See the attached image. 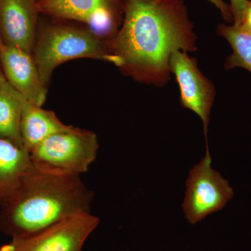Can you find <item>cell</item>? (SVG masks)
<instances>
[{
  "label": "cell",
  "mask_w": 251,
  "mask_h": 251,
  "mask_svg": "<svg viewBox=\"0 0 251 251\" xmlns=\"http://www.w3.org/2000/svg\"><path fill=\"white\" fill-rule=\"evenodd\" d=\"M121 1L124 3V4H125V1H126V0H121Z\"/></svg>",
  "instance_id": "obj_20"
},
{
  "label": "cell",
  "mask_w": 251,
  "mask_h": 251,
  "mask_svg": "<svg viewBox=\"0 0 251 251\" xmlns=\"http://www.w3.org/2000/svg\"><path fill=\"white\" fill-rule=\"evenodd\" d=\"M38 9L44 14L85 23L101 37L117 34L125 4L121 0H37Z\"/></svg>",
  "instance_id": "obj_7"
},
{
  "label": "cell",
  "mask_w": 251,
  "mask_h": 251,
  "mask_svg": "<svg viewBox=\"0 0 251 251\" xmlns=\"http://www.w3.org/2000/svg\"><path fill=\"white\" fill-rule=\"evenodd\" d=\"M94 196L80 176L34 166L1 205L0 229L11 239L28 237L70 216L90 213Z\"/></svg>",
  "instance_id": "obj_2"
},
{
  "label": "cell",
  "mask_w": 251,
  "mask_h": 251,
  "mask_svg": "<svg viewBox=\"0 0 251 251\" xmlns=\"http://www.w3.org/2000/svg\"><path fill=\"white\" fill-rule=\"evenodd\" d=\"M26 101L7 81L0 87V138L21 147V117Z\"/></svg>",
  "instance_id": "obj_13"
},
{
  "label": "cell",
  "mask_w": 251,
  "mask_h": 251,
  "mask_svg": "<svg viewBox=\"0 0 251 251\" xmlns=\"http://www.w3.org/2000/svg\"><path fill=\"white\" fill-rule=\"evenodd\" d=\"M170 67L179 86L181 105L200 117L206 138L215 97L214 86L199 70L196 59L188 57L187 52L175 51L170 59Z\"/></svg>",
  "instance_id": "obj_8"
},
{
  "label": "cell",
  "mask_w": 251,
  "mask_h": 251,
  "mask_svg": "<svg viewBox=\"0 0 251 251\" xmlns=\"http://www.w3.org/2000/svg\"><path fill=\"white\" fill-rule=\"evenodd\" d=\"M99 148L95 133L71 126L36 146L30 157L33 166L41 171L80 176L95 161Z\"/></svg>",
  "instance_id": "obj_4"
},
{
  "label": "cell",
  "mask_w": 251,
  "mask_h": 251,
  "mask_svg": "<svg viewBox=\"0 0 251 251\" xmlns=\"http://www.w3.org/2000/svg\"><path fill=\"white\" fill-rule=\"evenodd\" d=\"M0 62L6 81L29 103L42 106L47 87L41 80L32 54L11 46H3Z\"/></svg>",
  "instance_id": "obj_10"
},
{
  "label": "cell",
  "mask_w": 251,
  "mask_h": 251,
  "mask_svg": "<svg viewBox=\"0 0 251 251\" xmlns=\"http://www.w3.org/2000/svg\"><path fill=\"white\" fill-rule=\"evenodd\" d=\"M3 46H4V44H3L1 37H0V52H1V50L2 49Z\"/></svg>",
  "instance_id": "obj_19"
},
{
  "label": "cell",
  "mask_w": 251,
  "mask_h": 251,
  "mask_svg": "<svg viewBox=\"0 0 251 251\" xmlns=\"http://www.w3.org/2000/svg\"><path fill=\"white\" fill-rule=\"evenodd\" d=\"M6 79L5 77L4 72H3L2 67H1V62H0V87L3 85V84L6 82Z\"/></svg>",
  "instance_id": "obj_18"
},
{
  "label": "cell",
  "mask_w": 251,
  "mask_h": 251,
  "mask_svg": "<svg viewBox=\"0 0 251 251\" xmlns=\"http://www.w3.org/2000/svg\"><path fill=\"white\" fill-rule=\"evenodd\" d=\"M39 11L36 0H0V37L4 45L32 54Z\"/></svg>",
  "instance_id": "obj_9"
},
{
  "label": "cell",
  "mask_w": 251,
  "mask_h": 251,
  "mask_svg": "<svg viewBox=\"0 0 251 251\" xmlns=\"http://www.w3.org/2000/svg\"><path fill=\"white\" fill-rule=\"evenodd\" d=\"M30 153L24 147L0 138V204L6 202L32 169Z\"/></svg>",
  "instance_id": "obj_11"
},
{
  "label": "cell",
  "mask_w": 251,
  "mask_h": 251,
  "mask_svg": "<svg viewBox=\"0 0 251 251\" xmlns=\"http://www.w3.org/2000/svg\"><path fill=\"white\" fill-rule=\"evenodd\" d=\"M218 33L228 41L232 49V53L226 59V68H243L251 73V32L234 24H221Z\"/></svg>",
  "instance_id": "obj_14"
},
{
  "label": "cell",
  "mask_w": 251,
  "mask_h": 251,
  "mask_svg": "<svg viewBox=\"0 0 251 251\" xmlns=\"http://www.w3.org/2000/svg\"><path fill=\"white\" fill-rule=\"evenodd\" d=\"M211 163L210 153L206 150L205 157L191 170L186 181L183 209L190 224H197L221 210L233 198L228 181L211 168Z\"/></svg>",
  "instance_id": "obj_6"
},
{
  "label": "cell",
  "mask_w": 251,
  "mask_h": 251,
  "mask_svg": "<svg viewBox=\"0 0 251 251\" xmlns=\"http://www.w3.org/2000/svg\"><path fill=\"white\" fill-rule=\"evenodd\" d=\"M249 0H230L231 10L233 16L234 25H238L242 21L243 14L247 8Z\"/></svg>",
  "instance_id": "obj_15"
},
{
  "label": "cell",
  "mask_w": 251,
  "mask_h": 251,
  "mask_svg": "<svg viewBox=\"0 0 251 251\" xmlns=\"http://www.w3.org/2000/svg\"><path fill=\"white\" fill-rule=\"evenodd\" d=\"M237 26L251 32V0H249L247 8L243 14L242 21Z\"/></svg>",
  "instance_id": "obj_17"
},
{
  "label": "cell",
  "mask_w": 251,
  "mask_h": 251,
  "mask_svg": "<svg viewBox=\"0 0 251 251\" xmlns=\"http://www.w3.org/2000/svg\"><path fill=\"white\" fill-rule=\"evenodd\" d=\"M33 52L41 80L46 87L54 69L72 59L92 58L112 63L117 67L120 65L118 58L112 53L110 41L90 28L46 26L38 34Z\"/></svg>",
  "instance_id": "obj_3"
},
{
  "label": "cell",
  "mask_w": 251,
  "mask_h": 251,
  "mask_svg": "<svg viewBox=\"0 0 251 251\" xmlns=\"http://www.w3.org/2000/svg\"><path fill=\"white\" fill-rule=\"evenodd\" d=\"M54 112L26 101L21 122L23 145L30 153L36 146L51 135L69 129Z\"/></svg>",
  "instance_id": "obj_12"
},
{
  "label": "cell",
  "mask_w": 251,
  "mask_h": 251,
  "mask_svg": "<svg viewBox=\"0 0 251 251\" xmlns=\"http://www.w3.org/2000/svg\"><path fill=\"white\" fill-rule=\"evenodd\" d=\"M100 219L90 213L63 219L28 237L11 239L0 251H82Z\"/></svg>",
  "instance_id": "obj_5"
},
{
  "label": "cell",
  "mask_w": 251,
  "mask_h": 251,
  "mask_svg": "<svg viewBox=\"0 0 251 251\" xmlns=\"http://www.w3.org/2000/svg\"><path fill=\"white\" fill-rule=\"evenodd\" d=\"M196 40L183 0H126L110 47L127 75L162 86L170 78L172 54L196 50Z\"/></svg>",
  "instance_id": "obj_1"
},
{
  "label": "cell",
  "mask_w": 251,
  "mask_h": 251,
  "mask_svg": "<svg viewBox=\"0 0 251 251\" xmlns=\"http://www.w3.org/2000/svg\"><path fill=\"white\" fill-rule=\"evenodd\" d=\"M209 1L219 10L221 16L226 22L230 23L233 21V16H232V10L229 4H227L224 0H209Z\"/></svg>",
  "instance_id": "obj_16"
}]
</instances>
